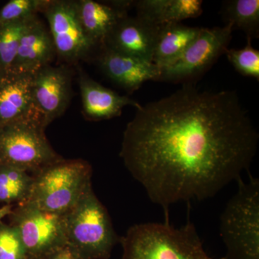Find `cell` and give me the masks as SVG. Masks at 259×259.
Wrapping results in <instances>:
<instances>
[{"label":"cell","instance_id":"obj_1","mask_svg":"<svg viewBox=\"0 0 259 259\" xmlns=\"http://www.w3.org/2000/svg\"><path fill=\"white\" fill-rule=\"evenodd\" d=\"M258 139L236 92L202 90L187 82L136 110L120 156L168 219L172 204L212 198L241 179Z\"/></svg>","mask_w":259,"mask_h":259},{"label":"cell","instance_id":"obj_2","mask_svg":"<svg viewBox=\"0 0 259 259\" xmlns=\"http://www.w3.org/2000/svg\"><path fill=\"white\" fill-rule=\"evenodd\" d=\"M121 259L215 258L204 250L193 223L176 228L165 223L134 225L120 238Z\"/></svg>","mask_w":259,"mask_h":259},{"label":"cell","instance_id":"obj_3","mask_svg":"<svg viewBox=\"0 0 259 259\" xmlns=\"http://www.w3.org/2000/svg\"><path fill=\"white\" fill-rule=\"evenodd\" d=\"M67 245L79 259H109L120 241L107 209L90 186L64 214Z\"/></svg>","mask_w":259,"mask_h":259},{"label":"cell","instance_id":"obj_4","mask_svg":"<svg viewBox=\"0 0 259 259\" xmlns=\"http://www.w3.org/2000/svg\"><path fill=\"white\" fill-rule=\"evenodd\" d=\"M92 175L88 161L61 158L32 175L30 194L23 203L64 215L92 185Z\"/></svg>","mask_w":259,"mask_h":259},{"label":"cell","instance_id":"obj_5","mask_svg":"<svg viewBox=\"0 0 259 259\" xmlns=\"http://www.w3.org/2000/svg\"><path fill=\"white\" fill-rule=\"evenodd\" d=\"M236 193L221 217L220 232L226 248L224 259H259V180L238 181Z\"/></svg>","mask_w":259,"mask_h":259},{"label":"cell","instance_id":"obj_6","mask_svg":"<svg viewBox=\"0 0 259 259\" xmlns=\"http://www.w3.org/2000/svg\"><path fill=\"white\" fill-rule=\"evenodd\" d=\"M38 114L0 127V166H10L32 175L61 157L49 144Z\"/></svg>","mask_w":259,"mask_h":259},{"label":"cell","instance_id":"obj_7","mask_svg":"<svg viewBox=\"0 0 259 259\" xmlns=\"http://www.w3.org/2000/svg\"><path fill=\"white\" fill-rule=\"evenodd\" d=\"M10 224L20 235L26 259H49L67 245L65 217L34 207L18 204L8 206Z\"/></svg>","mask_w":259,"mask_h":259},{"label":"cell","instance_id":"obj_8","mask_svg":"<svg viewBox=\"0 0 259 259\" xmlns=\"http://www.w3.org/2000/svg\"><path fill=\"white\" fill-rule=\"evenodd\" d=\"M232 24L212 28H202L182 56L170 66L160 70L158 81L184 82L198 77L225 54L231 42Z\"/></svg>","mask_w":259,"mask_h":259},{"label":"cell","instance_id":"obj_9","mask_svg":"<svg viewBox=\"0 0 259 259\" xmlns=\"http://www.w3.org/2000/svg\"><path fill=\"white\" fill-rule=\"evenodd\" d=\"M42 13L49 23L56 56L69 64H75L99 49L81 28L73 1L49 0Z\"/></svg>","mask_w":259,"mask_h":259},{"label":"cell","instance_id":"obj_10","mask_svg":"<svg viewBox=\"0 0 259 259\" xmlns=\"http://www.w3.org/2000/svg\"><path fill=\"white\" fill-rule=\"evenodd\" d=\"M71 81L72 71L66 66L48 65L32 75V101L44 127L61 117L69 107Z\"/></svg>","mask_w":259,"mask_h":259},{"label":"cell","instance_id":"obj_11","mask_svg":"<svg viewBox=\"0 0 259 259\" xmlns=\"http://www.w3.org/2000/svg\"><path fill=\"white\" fill-rule=\"evenodd\" d=\"M97 61L100 69L113 82L131 93L147 81H158L160 69L147 62L112 50L105 44L99 48Z\"/></svg>","mask_w":259,"mask_h":259},{"label":"cell","instance_id":"obj_12","mask_svg":"<svg viewBox=\"0 0 259 259\" xmlns=\"http://www.w3.org/2000/svg\"><path fill=\"white\" fill-rule=\"evenodd\" d=\"M159 26L127 15L115 25L104 44L117 52L153 63Z\"/></svg>","mask_w":259,"mask_h":259},{"label":"cell","instance_id":"obj_13","mask_svg":"<svg viewBox=\"0 0 259 259\" xmlns=\"http://www.w3.org/2000/svg\"><path fill=\"white\" fill-rule=\"evenodd\" d=\"M81 28L97 47L105 44L109 34L121 19L128 15L134 1H73Z\"/></svg>","mask_w":259,"mask_h":259},{"label":"cell","instance_id":"obj_14","mask_svg":"<svg viewBox=\"0 0 259 259\" xmlns=\"http://www.w3.org/2000/svg\"><path fill=\"white\" fill-rule=\"evenodd\" d=\"M56 56L49 29L37 17L29 22L19 44L10 70L33 75L39 69L51 64Z\"/></svg>","mask_w":259,"mask_h":259},{"label":"cell","instance_id":"obj_15","mask_svg":"<svg viewBox=\"0 0 259 259\" xmlns=\"http://www.w3.org/2000/svg\"><path fill=\"white\" fill-rule=\"evenodd\" d=\"M78 72L83 115L87 120H109L120 116L126 106L134 107L136 110L141 107L134 99L102 86L81 68Z\"/></svg>","mask_w":259,"mask_h":259},{"label":"cell","instance_id":"obj_16","mask_svg":"<svg viewBox=\"0 0 259 259\" xmlns=\"http://www.w3.org/2000/svg\"><path fill=\"white\" fill-rule=\"evenodd\" d=\"M32 74L11 70L0 72V127L36 113L32 101Z\"/></svg>","mask_w":259,"mask_h":259},{"label":"cell","instance_id":"obj_17","mask_svg":"<svg viewBox=\"0 0 259 259\" xmlns=\"http://www.w3.org/2000/svg\"><path fill=\"white\" fill-rule=\"evenodd\" d=\"M202 28L187 26L182 23L160 25L155 45L153 64L160 70L173 64L198 36Z\"/></svg>","mask_w":259,"mask_h":259},{"label":"cell","instance_id":"obj_18","mask_svg":"<svg viewBox=\"0 0 259 259\" xmlns=\"http://www.w3.org/2000/svg\"><path fill=\"white\" fill-rule=\"evenodd\" d=\"M136 16L155 25L181 23L202 13L201 0H139L134 1Z\"/></svg>","mask_w":259,"mask_h":259},{"label":"cell","instance_id":"obj_19","mask_svg":"<svg viewBox=\"0 0 259 259\" xmlns=\"http://www.w3.org/2000/svg\"><path fill=\"white\" fill-rule=\"evenodd\" d=\"M223 20L233 28L239 29L247 40L252 41L259 37L258 0H229L224 2L222 8Z\"/></svg>","mask_w":259,"mask_h":259},{"label":"cell","instance_id":"obj_20","mask_svg":"<svg viewBox=\"0 0 259 259\" xmlns=\"http://www.w3.org/2000/svg\"><path fill=\"white\" fill-rule=\"evenodd\" d=\"M32 176L28 172L10 166H0V202L21 204L28 199Z\"/></svg>","mask_w":259,"mask_h":259},{"label":"cell","instance_id":"obj_21","mask_svg":"<svg viewBox=\"0 0 259 259\" xmlns=\"http://www.w3.org/2000/svg\"><path fill=\"white\" fill-rule=\"evenodd\" d=\"M32 19L0 25V72L11 68L22 35Z\"/></svg>","mask_w":259,"mask_h":259},{"label":"cell","instance_id":"obj_22","mask_svg":"<svg viewBox=\"0 0 259 259\" xmlns=\"http://www.w3.org/2000/svg\"><path fill=\"white\" fill-rule=\"evenodd\" d=\"M49 0H11L0 9V25L35 18Z\"/></svg>","mask_w":259,"mask_h":259},{"label":"cell","instance_id":"obj_23","mask_svg":"<svg viewBox=\"0 0 259 259\" xmlns=\"http://www.w3.org/2000/svg\"><path fill=\"white\" fill-rule=\"evenodd\" d=\"M225 55L235 69L244 76L259 80V51L247 40V44L243 49H227Z\"/></svg>","mask_w":259,"mask_h":259},{"label":"cell","instance_id":"obj_24","mask_svg":"<svg viewBox=\"0 0 259 259\" xmlns=\"http://www.w3.org/2000/svg\"><path fill=\"white\" fill-rule=\"evenodd\" d=\"M0 259H26L20 235L11 225L0 221Z\"/></svg>","mask_w":259,"mask_h":259},{"label":"cell","instance_id":"obj_25","mask_svg":"<svg viewBox=\"0 0 259 259\" xmlns=\"http://www.w3.org/2000/svg\"><path fill=\"white\" fill-rule=\"evenodd\" d=\"M49 259H79L73 250L68 246L63 247L60 250L56 251Z\"/></svg>","mask_w":259,"mask_h":259}]
</instances>
